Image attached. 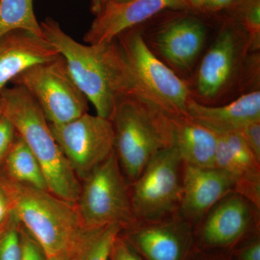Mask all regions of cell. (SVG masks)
I'll return each mask as SVG.
<instances>
[{"label":"cell","instance_id":"26","mask_svg":"<svg viewBox=\"0 0 260 260\" xmlns=\"http://www.w3.org/2000/svg\"><path fill=\"white\" fill-rule=\"evenodd\" d=\"M20 231L22 244L20 260H47L42 247L21 225Z\"/></svg>","mask_w":260,"mask_h":260},{"label":"cell","instance_id":"5","mask_svg":"<svg viewBox=\"0 0 260 260\" xmlns=\"http://www.w3.org/2000/svg\"><path fill=\"white\" fill-rule=\"evenodd\" d=\"M116 39L129 65L135 95L171 117L186 116L192 99L185 82L153 54L140 32L129 29Z\"/></svg>","mask_w":260,"mask_h":260},{"label":"cell","instance_id":"10","mask_svg":"<svg viewBox=\"0 0 260 260\" xmlns=\"http://www.w3.org/2000/svg\"><path fill=\"white\" fill-rule=\"evenodd\" d=\"M186 5L185 0H111L96 15L84 42L92 45L112 42L162 10L181 9Z\"/></svg>","mask_w":260,"mask_h":260},{"label":"cell","instance_id":"6","mask_svg":"<svg viewBox=\"0 0 260 260\" xmlns=\"http://www.w3.org/2000/svg\"><path fill=\"white\" fill-rule=\"evenodd\" d=\"M83 181L76 208L84 227L118 224L124 229L138 223L115 150Z\"/></svg>","mask_w":260,"mask_h":260},{"label":"cell","instance_id":"29","mask_svg":"<svg viewBox=\"0 0 260 260\" xmlns=\"http://www.w3.org/2000/svg\"><path fill=\"white\" fill-rule=\"evenodd\" d=\"M10 214L9 200L4 189L0 184V227L8 220Z\"/></svg>","mask_w":260,"mask_h":260},{"label":"cell","instance_id":"3","mask_svg":"<svg viewBox=\"0 0 260 260\" xmlns=\"http://www.w3.org/2000/svg\"><path fill=\"white\" fill-rule=\"evenodd\" d=\"M10 212L42 247L47 259L69 254L84 227L76 205L50 191L0 179Z\"/></svg>","mask_w":260,"mask_h":260},{"label":"cell","instance_id":"22","mask_svg":"<svg viewBox=\"0 0 260 260\" xmlns=\"http://www.w3.org/2000/svg\"><path fill=\"white\" fill-rule=\"evenodd\" d=\"M22 29L44 37L34 11V0H0V37Z\"/></svg>","mask_w":260,"mask_h":260},{"label":"cell","instance_id":"34","mask_svg":"<svg viewBox=\"0 0 260 260\" xmlns=\"http://www.w3.org/2000/svg\"><path fill=\"white\" fill-rule=\"evenodd\" d=\"M47 260H68V254H61V255L56 256L55 257L47 259Z\"/></svg>","mask_w":260,"mask_h":260},{"label":"cell","instance_id":"25","mask_svg":"<svg viewBox=\"0 0 260 260\" xmlns=\"http://www.w3.org/2000/svg\"><path fill=\"white\" fill-rule=\"evenodd\" d=\"M17 135L11 121L2 114L0 115V165L4 164L7 155L16 139Z\"/></svg>","mask_w":260,"mask_h":260},{"label":"cell","instance_id":"36","mask_svg":"<svg viewBox=\"0 0 260 260\" xmlns=\"http://www.w3.org/2000/svg\"><path fill=\"white\" fill-rule=\"evenodd\" d=\"M118 1H126V0H118Z\"/></svg>","mask_w":260,"mask_h":260},{"label":"cell","instance_id":"12","mask_svg":"<svg viewBox=\"0 0 260 260\" xmlns=\"http://www.w3.org/2000/svg\"><path fill=\"white\" fill-rule=\"evenodd\" d=\"M215 167L232 177L235 192L260 208V159L237 133L219 135Z\"/></svg>","mask_w":260,"mask_h":260},{"label":"cell","instance_id":"9","mask_svg":"<svg viewBox=\"0 0 260 260\" xmlns=\"http://www.w3.org/2000/svg\"><path fill=\"white\" fill-rule=\"evenodd\" d=\"M49 126L78 179H85L114 152L115 136L110 119L86 113L65 124Z\"/></svg>","mask_w":260,"mask_h":260},{"label":"cell","instance_id":"35","mask_svg":"<svg viewBox=\"0 0 260 260\" xmlns=\"http://www.w3.org/2000/svg\"><path fill=\"white\" fill-rule=\"evenodd\" d=\"M3 114V103H2L1 98H0V115Z\"/></svg>","mask_w":260,"mask_h":260},{"label":"cell","instance_id":"14","mask_svg":"<svg viewBox=\"0 0 260 260\" xmlns=\"http://www.w3.org/2000/svg\"><path fill=\"white\" fill-rule=\"evenodd\" d=\"M252 207L255 206L235 191L220 200L205 215L202 228L205 244L225 246L237 242L250 226L254 217Z\"/></svg>","mask_w":260,"mask_h":260},{"label":"cell","instance_id":"19","mask_svg":"<svg viewBox=\"0 0 260 260\" xmlns=\"http://www.w3.org/2000/svg\"><path fill=\"white\" fill-rule=\"evenodd\" d=\"M173 145L183 164L215 168L218 135L186 116L172 118Z\"/></svg>","mask_w":260,"mask_h":260},{"label":"cell","instance_id":"17","mask_svg":"<svg viewBox=\"0 0 260 260\" xmlns=\"http://www.w3.org/2000/svg\"><path fill=\"white\" fill-rule=\"evenodd\" d=\"M135 229L133 239L149 260H181L189 232L188 221L175 215L145 222Z\"/></svg>","mask_w":260,"mask_h":260},{"label":"cell","instance_id":"27","mask_svg":"<svg viewBox=\"0 0 260 260\" xmlns=\"http://www.w3.org/2000/svg\"><path fill=\"white\" fill-rule=\"evenodd\" d=\"M236 133L242 137L251 151L260 159V121L249 123Z\"/></svg>","mask_w":260,"mask_h":260},{"label":"cell","instance_id":"23","mask_svg":"<svg viewBox=\"0 0 260 260\" xmlns=\"http://www.w3.org/2000/svg\"><path fill=\"white\" fill-rule=\"evenodd\" d=\"M20 223L10 212L0 227V260H20L22 254Z\"/></svg>","mask_w":260,"mask_h":260},{"label":"cell","instance_id":"15","mask_svg":"<svg viewBox=\"0 0 260 260\" xmlns=\"http://www.w3.org/2000/svg\"><path fill=\"white\" fill-rule=\"evenodd\" d=\"M239 46L240 39L232 29L219 34L198 70L197 88L201 96L213 99L226 86L237 65Z\"/></svg>","mask_w":260,"mask_h":260},{"label":"cell","instance_id":"30","mask_svg":"<svg viewBox=\"0 0 260 260\" xmlns=\"http://www.w3.org/2000/svg\"><path fill=\"white\" fill-rule=\"evenodd\" d=\"M240 260H260V244L259 241L246 246L240 254Z\"/></svg>","mask_w":260,"mask_h":260},{"label":"cell","instance_id":"11","mask_svg":"<svg viewBox=\"0 0 260 260\" xmlns=\"http://www.w3.org/2000/svg\"><path fill=\"white\" fill-rule=\"evenodd\" d=\"M235 191V183L218 168H200L183 164L182 195L179 211L186 221H196L226 195Z\"/></svg>","mask_w":260,"mask_h":260},{"label":"cell","instance_id":"4","mask_svg":"<svg viewBox=\"0 0 260 260\" xmlns=\"http://www.w3.org/2000/svg\"><path fill=\"white\" fill-rule=\"evenodd\" d=\"M172 118L137 95L118 103L112 119L114 150L127 182L133 184L158 151L173 146Z\"/></svg>","mask_w":260,"mask_h":260},{"label":"cell","instance_id":"28","mask_svg":"<svg viewBox=\"0 0 260 260\" xmlns=\"http://www.w3.org/2000/svg\"><path fill=\"white\" fill-rule=\"evenodd\" d=\"M111 260H143L135 252L129 243L119 236L113 244L110 254Z\"/></svg>","mask_w":260,"mask_h":260},{"label":"cell","instance_id":"16","mask_svg":"<svg viewBox=\"0 0 260 260\" xmlns=\"http://www.w3.org/2000/svg\"><path fill=\"white\" fill-rule=\"evenodd\" d=\"M186 116L218 135L236 133L249 123L260 121V92L244 94L221 107H210L192 99Z\"/></svg>","mask_w":260,"mask_h":260},{"label":"cell","instance_id":"20","mask_svg":"<svg viewBox=\"0 0 260 260\" xmlns=\"http://www.w3.org/2000/svg\"><path fill=\"white\" fill-rule=\"evenodd\" d=\"M4 164L11 180L49 191L40 164L28 145L18 135Z\"/></svg>","mask_w":260,"mask_h":260},{"label":"cell","instance_id":"1","mask_svg":"<svg viewBox=\"0 0 260 260\" xmlns=\"http://www.w3.org/2000/svg\"><path fill=\"white\" fill-rule=\"evenodd\" d=\"M40 25L44 37L64 57L75 83L93 104L96 115L112 120L119 101L135 95L131 71L117 40L84 45L54 19L47 18Z\"/></svg>","mask_w":260,"mask_h":260},{"label":"cell","instance_id":"31","mask_svg":"<svg viewBox=\"0 0 260 260\" xmlns=\"http://www.w3.org/2000/svg\"><path fill=\"white\" fill-rule=\"evenodd\" d=\"M235 0H205L203 7L210 10H220L233 4Z\"/></svg>","mask_w":260,"mask_h":260},{"label":"cell","instance_id":"18","mask_svg":"<svg viewBox=\"0 0 260 260\" xmlns=\"http://www.w3.org/2000/svg\"><path fill=\"white\" fill-rule=\"evenodd\" d=\"M206 29L196 19L177 20L162 30L157 37V49L174 68L188 70L203 49Z\"/></svg>","mask_w":260,"mask_h":260},{"label":"cell","instance_id":"7","mask_svg":"<svg viewBox=\"0 0 260 260\" xmlns=\"http://www.w3.org/2000/svg\"><path fill=\"white\" fill-rule=\"evenodd\" d=\"M11 83L31 95L52 125L65 124L88 113V99L75 83L61 54L29 68Z\"/></svg>","mask_w":260,"mask_h":260},{"label":"cell","instance_id":"2","mask_svg":"<svg viewBox=\"0 0 260 260\" xmlns=\"http://www.w3.org/2000/svg\"><path fill=\"white\" fill-rule=\"evenodd\" d=\"M3 114L14 126L42 167L48 190L76 205L81 184L53 136L49 122L37 102L23 88L14 85L0 91Z\"/></svg>","mask_w":260,"mask_h":260},{"label":"cell","instance_id":"33","mask_svg":"<svg viewBox=\"0 0 260 260\" xmlns=\"http://www.w3.org/2000/svg\"><path fill=\"white\" fill-rule=\"evenodd\" d=\"M205 0H185L186 3H190L193 6L198 7V8H201L203 6Z\"/></svg>","mask_w":260,"mask_h":260},{"label":"cell","instance_id":"13","mask_svg":"<svg viewBox=\"0 0 260 260\" xmlns=\"http://www.w3.org/2000/svg\"><path fill=\"white\" fill-rule=\"evenodd\" d=\"M57 49L44 37L16 29L0 37V91L34 65L56 59Z\"/></svg>","mask_w":260,"mask_h":260},{"label":"cell","instance_id":"24","mask_svg":"<svg viewBox=\"0 0 260 260\" xmlns=\"http://www.w3.org/2000/svg\"><path fill=\"white\" fill-rule=\"evenodd\" d=\"M244 24L249 32L251 46H259L260 4L259 0H251L246 7L244 14Z\"/></svg>","mask_w":260,"mask_h":260},{"label":"cell","instance_id":"21","mask_svg":"<svg viewBox=\"0 0 260 260\" xmlns=\"http://www.w3.org/2000/svg\"><path fill=\"white\" fill-rule=\"evenodd\" d=\"M123 228L118 224L84 228L68 254V260H109L113 244Z\"/></svg>","mask_w":260,"mask_h":260},{"label":"cell","instance_id":"32","mask_svg":"<svg viewBox=\"0 0 260 260\" xmlns=\"http://www.w3.org/2000/svg\"><path fill=\"white\" fill-rule=\"evenodd\" d=\"M111 0H91V10L97 15Z\"/></svg>","mask_w":260,"mask_h":260},{"label":"cell","instance_id":"8","mask_svg":"<svg viewBox=\"0 0 260 260\" xmlns=\"http://www.w3.org/2000/svg\"><path fill=\"white\" fill-rule=\"evenodd\" d=\"M183 161L173 145L150 159L133 183L132 206L138 223L173 216L180 207Z\"/></svg>","mask_w":260,"mask_h":260}]
</instances>
